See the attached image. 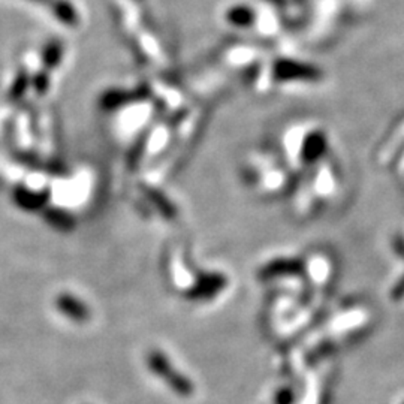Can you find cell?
Masks as SVG:
<instances>
[{"label": "cell", "instance_id": "2", "mask_svg": "<svg viewBox=\"0 0 404 404\" xmlns=\"http://www.w3.org/2000/svg\"><path fill=\"white\" fill-rule=\"evenodd\" d=\"M12 200L20 209L25 211H39L45 207L50 200V192H33L28 187L19 186L14 189Z\"/></svg>", "mask_w": 404, "mask_h": 404}, {"label": "cell", "instance_id": "4", "mask_svg": "<svg viewBox=\"0 0 404 404\" xmlns=\"http://www.w3.org/2000/svg\"><path fill=\"white\" fill-rule=\"evenodd\" d=\"M51 11H53L56 19L60 23L70 25V28L78 25V14H76L75 8L67 2V0H53V2H51Z\"/></svg>", "mask_w": 404, "mask_h": 404}, {"label": "cell", "instance_id": "6", "mask_svg": "<svg viewBox=\"0 0 404 404\" xmlns=\"http://www.w3.org/2000/svg\"><path fill=\"white\" fill-rule=\"evenodd\" d=\"M32 85V78L30 75L25 72V71H20L19 74H17L15 80L11 85V90H10V99L17 102L24 98L25 92L29 90V87Z\"/></svg>", "mask_w": 404, "mask_h": 404}, {"label": "cell", "instance_id": "9", "mask_svg": "<svg viewBox=\"0 0 404 404\" xmlns=\"http://www.w3.org/2000/svg\"><path fill=\"white\" fill-rule=\"evenodd\" d=\"M17 159H19L21 163H25L28 167H32V168L39 167V159L36 154L33 153H19L17 154Z\"/></svg>", "mask_w": 404, "mask_h": 404}, {"label": "cell", "instance_id": "1", "mask_svg": "<svg viewBox=\"0 0 404 404\" xmlns=\"http://www.w3.org/2000/svg\"><path fill=\"white\" fill-rule=\"evenodd\" d=\"M56 307L60 313H63L66 317H70L71 321L84 323L90 319V308L87 304H84L83 301L75 298L71 294H62L56 299Z\"/></svg>", "mask_w": 404, "mask_h": 404}, {"label": "cell", "instance_id": "3", "mask_svg": "<svg viewBox=\"0 0 404 404\" xmlns=\"http://www.w3.org/2000/svg\"><path fill=\"white\" fill-rule=\"evenodd\" d=\"M44 219L57 231L70 232L75 228V219L70 213L60 209H47L44 211Z\"/></svg>", "mask_w": 404, "mask_h": 404}, {"label": "cell", "instance_id": "5", "mask_svg": "<svg viewBox=\"0 0 404 404\" xmlns=\"http://www.w3.org/2000/svg\"><path fill=\"white\" fill-rule=\"evenodd\" d=\"M63 57V45L59 41H51L42 51V65L45 71H51L59 66Z\"/></svg>", "mask_w": 404, "mask_h": 404}, {"label": "cell", "instance_id": "8", "mask_svg": "<svg viewBox=\"0 0 404 404\" xmlns=\"http://www.w3.org/2000/svg\"><path fill=\"white\" fill-rule=\"evenodd\" d=\"M32 85L33 89L36 90L38 94H45L50 89V75L48 71H41L32 78Z\"/></svg>", "mask_w": 404, "mask_h": 404}, {"label": "cell", "instance_id": "10", "mask_svg": "<svg viewBox=\"0 0 404 404\" xmlns=\"http://www.w3.org/2000/svg\"><path fill=\"white\" fill-rule=\"evenodd\" d=\"M33 2H39V3H48L51 0H33Z\"/></svg>", "mask_w": 404, "mask_h": 404}, {"label": "cell", "instance_id": "7", "mask_svg": "<svg viewBox=\"0 0 404 404\" xmlns=\"http://www.w3.org/2000/svg\"><path fill=\"white\" fill-rule=\"evenodd\" d=\"M127 94L123 93V92H118V90H109V92H105L104 94H102L100 98V107L104 109H116L118 107L125 105L127 102Z\"/></svg>", "mask_w": 404, "mask_h": 404}]
</instances>
